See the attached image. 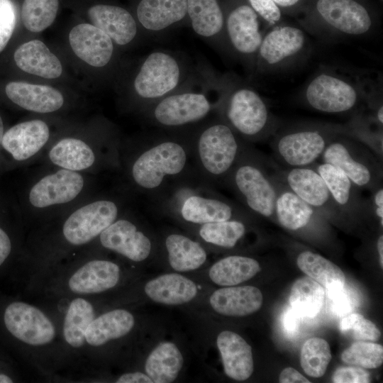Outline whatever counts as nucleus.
Here are the masks:
<instances>
[{
	"label": "nucleus",
	"instance_id": "nucleus-1",
	"mask_svg": "<svg viewBox=\"0 0 383 383\" xmlns=\"http://www.w3.org/2000/svg\"><path fill=\"white\" fill-rule=\"evenodd\" d=\"M191 132L161 131L136 148H123L121 170L128 192L155 201L173 183L195 172Z\"/></svg>",
	"mask_w": 383,
	"mask_h": 383
},
{
	"label": "nucleus",
	"instance_id": "nucleus-2",
	"mask_svg": "<svg viewBox=\"0 0 383 383\" xmlns=\"http://www.w3.org/2000/svg\"><path fill=\"white\" fill-rule=\"evenodd\" d=\"M223 91V76L199 64L194 77L182 87L144 109L151 125L168 132H191L216 112Z\"/></svg>",
	"mask_w": 383,
	"mask_h": 383
},
{
	"label": "nucleus",
	"instance_id": "nucleus-3",
	"mask_svg": "<svg viewBox=\"0 0 383 383\" xmlns=\"http://www.w3.org/2000/svg\"><path fill=\"white\" fill-rule=\"evenodd\" d=\"M97 175L43 165L27 185L23 210L48 221L98 192Z\"/></svg>",
	"mask_w": 383,
	"mask_h": 383
},
{
	"label": "nucleus",
	"instance_id": "nucleus-4",
	"mask_svg": "<svg viewBox=\"0 0 383 383\" xmlns=\"http://www.w3.org/2000/svg\"><path fill=\"white\" fill-rule=\"evenodd\" d=\"M131 194L124 188L100 191L48 220L55 225V245L81 247L96 240L128 207Z\"/></svg>",
	"mask_w": 383,
	"mask_h": 383
},
{
	"label": "nucleus",
	"instance_id": "nucleus-5",
	"mask_svg": "<svg viewBox=\"0 0 383 383\" xmlns=\"http://www.w3.org/2000/svg\"><path fill=\"white\" fill-rule=\"evenodd\" d=\"M155 201L159 210L198 226L250 217L240 204L215 192L195 172L173 183Z\"/></svg>",
	"mask_w": 383,
	"mask_h": 383
},
{
	"label": "nucleus",
	"instance_id": "nucleus-6",
	"mask_svg": "<svg viewBox=\"0 0 383 383\" xmlns=\"http://www.w3.org/2000/svg\"><path fill=\"white\" fill-rule=\"evenodd\" d=\"M248 145L219 116L209 118L192 134L194 171L211 186L223 183Z\"/></svg>",
	"mask_w": 383,
	"mask_h": 383
},
{
	"label": "nucleus",
	"instance_id": "nucleus-7",
	"mask_svg": "<svg viewBox=\"0 0 383 383\" xmlns=\"http://www.w3.org/2000/svg\"><path fill=\"white\" fill-rule=\"evenodd\" d=\"M216 113L248 143L272 137L281 126L257 91L231 76H223V94Z\"/></svg>",
	"mask_w": 383,
	"mask_h": 383
},
{
	"label": "nucleus",
	"instance_id": "nucleus-8",
	"mask_svg": "<svg viewBox=\"0 0 383 383\" xmlns=\"http://www.w3.org/2000/svg\"><path fill=\"white\" fill-rule=\"evenodd\" d=\"M121 149L119 141L111 137L65 135L55 138L38 162L98 176L121 170Z\"/></svg>",
	"mask_w": 383,
	"mask_h": 383
},
{
	"label": "nucleus",
	"instance_id": "nucleus-9",
	"mask_svg": "<svg viewBox=\"0 0 383 383\" xmlns=\"http://www.w3.org/2000/svg\"><path fill=\"white\" fill-rule=\"evenodd\" d=\"M268 165L267 160L248 145L223 184L249 213L274 221L277 190Z\"/></svg>",
	"mask_w": 383,
	"mask_h": 383
},
{
	"label": "nucleus",
	"instance_id": "nucleus-10",
	"mask_svg": "<svg viewBox=\"0 0 383 383\" xmlns=\"http://www.w3.org/2000/svg\"><path fill=\"white\" fill-rule=\"evenodd\" d=\"M199 67L185 54L155 50L142 61L133 81V91L142 111L178 90L195 74Z\"/></svg>",
	"mask_w": 383,
	"mask_h": 383
},
{
	"label": "nucleus",
	"instance_id": "nucleus-11",
	"mask_svg": "<svg viewBox=\"0 0 383 383\" xmlns=\"http://www.w3.org/2000/svg\"><path fill=\"white\" fill-rule=\"evenodd\" d=\"M302 25L311 34L326 40L364 37L374 31V20L358 0H316Z\"/></svg>",
	"mask_w": 383,
	"mask_h": 383
},
{
	"label": "nucleus",
	"instance_id": "nucleus-12",
	"mask_svg": "<svg viewBox=\"0 0 383 383\" xmlns=\"http://www.w3.org/2000/svg\"><path fill=\"white\" fill-rule=\"evenodd\" d=\"M343 131V125L326 122L280 126L270 145L275 158L287 168L311 166Z\"/></svg>",
	"mask_w": 383,
	"mask_h": 383
},
{
	"label": "nucleus",
	"instance_id": "nucleus-13",
	"mask_svg": "<svg viewBox=\"0 0 383 383\" xmlns=\"http://www.w3.org/2000/svg\"><path fill=\"white\" fill-rule=\"evenodd\" d=\"M305 104L316 111L326 113H357L365 94L360 78L352 79L335 71L316 72L304 89Z\"/></svg>",
	"mask_w": 383,
	"mask_h": 383
},
{
	"label": "nucleus",
	"instance_id": "nucleus-14",
	"mask_svg": "<svg viewBox=\"0 0 383 383\" xmlns=\"http://www.w3.org/2000/svg\"><path fill=\"white\" fill-rule=\"evenodd\" d=\"M310 50V41L304 29L288 24L274 26L263 35L253 74L289 70L306 60Z\"/></svg>",
	"mask_w": 383,
	"mask_h": 383
},
{
	"label": "nucleus",
	"instance_id": "nucleus-15",
	"mask_svg": "<svg viewBox=\"0 0 383 383\" xmlns=\"http://www.w3.org/2000/svg\"><path fill=\"white\" fill-rule=\"evenodd\" d=\"M320 160L343 170L360 189L372 192L382 184L380 158L362 143L345 135L332 140Z\"/></svg>",
	"mask_w": 383,
	"mask_h": 383
},
{
	"label": "nucleus",
	"instance_id": "nucleus-16",
	"mask_svg": "<svg viewBox=\"0 0 383 383\" xmlns=\"http://www.w3.org/2000/svg\"><path fill=\"white\" fill-rule=\"evenodd\" d=\"M224 16V30L231 56L240 60L253 74L256 57L266 30L260 18L248 3L232 7Z\"/></svg>",
	"mask_w": 383,
	"mask_h": 383
},
{
	"label": "nucleus",
	"instance_id": "nucleus-17",
	"mask_svg": "<svg viewBox=\"0 0 383 383\" xmlns=\"http://www.w3.org/2000/svg\"><path fill=\"white\" fill-rule=\"evenodd\" d=\"M273 167L287 187L326 218L336 221L346 218L335 203L325 181L312 166L285 170L276 165Z\"/></svg>",
	"mask_w": 383,
	"mask_h": 383
},
{
	"label": "nucleus",
	"instance_id": "nucleus-18",
	"mask_svg": "<svg viewBox=\"0 0 383 383\" xmlns=\"http://www.w3.org/2000/svg\"><path fill=\"white\" fill-rule=\"evenodd\" d=\"M53 140L48 123L35 118L18 123L4 132L1 148L14 163L31 165L39 161Z\"/></svg>",
	"mask_w": 383,
	"mask_h": 383
},
{
	"label": "nucleus",
	"instance_id": "nucleus-19",
	"mask_svg": "<svg viewBox=\"0 0 383 383\" xmlns=\"http://www.w3.org/2000/svg\"><path fill=\"white\" fill-rule=\"evenodd\" d=\"M96 240L103 248L133 262H142L152 252V240L133 218L129 207Z\"/></svg>",
	"mask_w": 383,
	"mask_h": 383
},
{
	"label": "nucleus",
	"instance_id": "nucleus-20",
	"mask_svg": "<svg viewBox=\"0 0 383 383\" xmlns=\"http://www.w3.org/2000/svg\"><path fill=\"white\" fill-rule=\"evenodd\" d=\"M4 321L13 336L29 345H47L55 337V327L50 319L38 308L25 302L8 305Z\"/></svg>",
	"mask_w": 383,
	"mask_h": 383
},
{
	"label": "nucleus",
	"instance_id": "nucleus-21",
	"mask_svg": "<svg viewBox=\"0 0 383 383\" xmlns=\"http://www.w3.org/2000/svg\"><path fill=\"white\" fill-rule=\"evenodd\" d=\"M194 32L222 53L231 55L224 30L223 11L218 0H187Z\"/></svg>",
	"mask_w": 383,
	"mask_h": 383
},
{
	"label": "nucleus",
	"instance_id": "nucleus-22",
	"mask_svg": "<svg viewBox=\"0 0 383 383\" xmlns=\"http://www.w3.org/2000/svg\"><path fill=\"white\" fill-rule=\"evenodd\" d=\"M136 18L150 35L162 34L185 21L189 22L187 0H140Z\"/></svg>",
	"mask_w": 383,
	"mask_h": 383
},
{
	"label": "nucleus",
	"instance_id": "nucleus-23",
	"mask_svg": "<svg viewBox=\"0 0 383 383\" xmlns=\"http://www.w3.org/2000/svg\"><path fill=\"white\" fill-rule=\"evenodd\" d=\"M69 40L75 55L91 66L103 67L112 60L114 43L92 24L75 26L70 32Z\"/></svg>",
	"mask_w": 383,
	"mask_h": 383
},
{
	"label": "nucleus",
	"instance_id": "nucleus-24",
	"mask_svg": "<svg viewBox=\"0 0 383 383\" xmlns=\"http://www.w3.org/2000/svg\"><path fill=\"white\" fill-rule=\"evenodd\" d=\"M311 166L322 177L335 203L345 217L365 214V199L361 196L360 189L343 170L323 162H316Z\"/></svg>",
	"mask_w": 383,
	"mask_h": 383
},
{
	"label": "nucleus",
	"instance_id": "nucleus-25",
	"mask_svg": "<svg viewBox=\"0 0 383 383\" xmlns=\"http://www.w3.org/2000/svg\"><path fill=\"white\" fill-rule=\"evenodd\" d=\"M119 266L109 260L93 259L81 265L70 277L68 287L78 294H98L113 288L120 279Z\"/></svg>",
	"mask_w": 383,
	"mask_h": 383
},
{
	"label": "nucleus",
	"instance_id": "nucleus-26",
	"mask_svg": "<svg viewBox=\"0 0 383 383\" xmlns=\"http://www.w3.org/2000/svg\"><path fill=\"white\" fill-rule=\"evenodd\" d=\"M89 18L118 45L132 43L138 33V23L126 9L113 5L97 4L89 8Z\"/></svg>",
	"mask_w": 383,
	"mask_h": 383
},
{
	"label": "nucleus",
	"instance_id": "nucleus-27",
	"mask_svg": "<svg viewBox=\"0 0 383 383\" xmlns=\"http://www.w3.org/2000/svg\"><path fill=\"white\" fill-rule=\"evenodd\" d=\"M8 98L21 108L38 113H51L64 106L65 99L57 89L41 84L11 82L6 86Z\"/></svg>",
	"mask_w": 383,
	"mask_h": 383
},
{
	"label": "nucleus",
	"instance_id": "nucleus-28",
	"mask_svg": "<svg viewBox=\"0 0 383 383\" xmlns=\"http://www.w3.org/2000/svg\"><path fill=\"white\" fill-rule=\"evenodd\" d=\"M216 344L225 374L238 381L248 379L254 370L250 345L240 335L231 331L220 333Z\"/></svg>",
	"mask_w": 383,
	"mask_h": 383
},
{
	"label": "nucleus",
	"instance_id": "nucleus-29",
	"mask_svg": "<svg viewBox=\"0 0 383 383\" xmlns=\"http://www.w3.org/2000/svg\"><path fill=\"white\" fill-rule=\"evenodd\" d=\"M261 291L252 286L218 289L209 298L212 309L227 316H245L258 311L262 304Z\"/></svg>",
	"mask_w": 383,
	"mask_h": 383
},
{
	"label": "nucleus",
	"instance_id": "nucleus-30",
	"mask_svg": "<svg viewBox=\"0 0 383 383\" xmlns=\"http://www.w3.org/2000/svg\"><path fill=\"white\" fill-rule=\"evenodd\" d=\"M14 61L23 71L47 79H55L62 74L60 60L44 43L33 40L20 45L14 52Z\"/></svg>",
	"mask_w": 383,
	"mask_h": 383
},
{
	"label": "nucleus",
	"instance_id": "nucleus-31",
	"mask_svg": "<svg viewBox=\"0 0 383 383\" xmlns=\"http://www.w3.org/2000/svg\"><path fill=\"white\" fill-rule=\"evenodd\" d=\"M146 295L152 301L166 305H180L192 301L197 294L196 284L187 277L169 273L146 283Z\"/></svg>",
	"mask_w": 383,
	"mask_h": 383
},
{
	"label": "nucleus",
	"instance_id": "nucleus-32",
	"mask_svg": "<svg viewBox=\"0 0 383 383\" xmlns=\"http://www.w3.org/2000/svg\"><path fill=\"white\" fill-rule=\"evenodd\" d=\"M134 324V316L127 310L117 309L106 312L95 317L89 325L86 343L95 347L103 345L128 334Z\"/></svg>",
	"mask_w": 383,
	"mask_h": 383
},
{
	"label": "nucleus",
	"instance_id": "nucleus-33",
	"mask_svg": "<svg viewBox=\"0 0 383 383\" xmlns=\"http://www.w3.org/2000/svg\"><path fill=\"white\" fill-rule=\"evenodd\" d=\"M169 263L177 272L196 270L203 265L207 254L197 241L181 233H170L165 240Z\"/></svg>",
	"mask_w": 383,
	"mask_h": 383
},
{
	"label": "nucleus",
	"instance_id": "nucleus-34",
	"mask_svg": "<svg viewBox=\"0 0 383 383\" xmlns=\"http://www.w3.org/2000/svg\"><path fill=\"white\" fill-rule=\"evenodd\" d=\"M298 267L322 287L328 294L344 288L345 277L340 268L322 255L303 250L296 257Z\"/></svg>",
	"mask_w": 383,
	"mask_h": 383
},
{
	"label": "nucleus",
	"instance_id": "nucleus-35",
	"mask_svg": "<svg viewBox=\"0 0 383 383\" xmlns=\"http://www.w3.org/2000/svg\"><path fill=\"white\" fill-rule=\"evenodd\" d=\"M183 362V356L177 346L172 342H163L149 354L145 370L153 382L170 383L177 379Z\"/></svg>",
	"mask_w": 383,
	"mask_h": 383
},
{
	"label": "nucleus",
	"instance_id": "nucleus-36",
	"mask_svg": "<svg viewBox=\"0 0 383 383\" xmlns=\"http://www.w3.org/2000/svg\"><path fill=\"white\" fill-rule=\"evenodd\" d=\"M261 270L258 261L252 257L233 255L216 261L210 268L211 280L220 286L230 287L249 280Z\"/></svg>",
	"mask_w": 383,
	"mask_h": 383
},
{
	"label": "nucleus",
	"instance_id": "nucleus-37",
	"mask_svg": "<svg viewBox=\"0 0 383 383\" xmlns=\"http://www.w3.org/2000/svg\"><path fill=\"white\" fill-rule=\"evenodd\" d=\"M95 318L92 304L85 299H73L67 310L63 323V336L72 348H79L86 343L85 333Z\"/></svg>",
	"mask_w": 383,
	"mask_h": 383
},
{
	"label": "nucleus",
	"instance_id": "nucleus-38",
	"mask_svg": "<svg viewBox=\"0 0 383 383\" xmlns=\"http://www.w3.org/2000/svg\"><path fill=\"white\" fill-rule=\"evenodd\" d=\"M323 287L309 277L298 279L289 294L292 309L299 316L312 318L321 311L324 302Z\"/></svg>",
	"mask_w": 383,
	"mask_h": 383
},
{
	"label": "nucleus",
	"instance_id": "nucleus-39",
	"mask_svg": "<svg viewBox=\"0 0 383 383\" xmlns=\"http://www.w3.org/2000/svg\"><path fill=\"white\" fill-rule=\"evenodd\" d=\"M245 218H233L201 225L198 228L199 236L207 244L221 248H233L246 234Z\"/></svg>",
	"mask_w": 383,
	"mask_h": 383
},
{
	"label": "nucleus",
	"instance_id": "nucleus-40",
	"mask_svg": "<svg viewBox=\"0 0 383 383\" xmlns=\"http://www.w3.org/2000/svg\"><path fill=\"white\" fill-rule=\"evenodd\" d=\"M343 127V135L362 143L382 158V125L372 116L357 112Z\"/></svg>",
	"mask_w": 383,
	"mask_h": 383
},
{
	"label": "nucleus",
	"instance_id": "nucleus-41",
	"mask_svg": "<svg viewBox=\"0 0 383 383\" xmlns=\"http://www.w3.org/2000/svg\"><path fill=\"white\" fill-rule=\"evenodd\" d=\"M58 7V0H24L21 9L23 26L34 33L44 30L54 22Z\"/></svg>",
	"mask_w": 383,
	"mask_h": 383
},
{
	"label": "nucleus",
	"instance_id": "nucleus-42",
	"mask_svg": "<svg viewBox=\"0 0 383 383\" xmlns=\"http://www.w3.org/2000/svg\"><path fill=\"white\" fill-rule=\"evenodd\" d=\"M331 360L330 346L320 338L306 340L302 345L300 363L304 372L312 377H322Z\"/></svg>",
	"mask_w": 383,
	"mask_h": 383
},
{
	"label": "nucleus",
	"instance_id": "nucleus-43",
	"mask_svg": "<svg viewBox=\"0 0 383 383\" xmlns=\"http://www.w3.org/2000/svg\"><path fill=\"white\" fill-rule=\"evenodd\" d=\"M340 357L346 364L374 369L382 365L383 348L375 343L357 340L344 350Z\"/></svg>",
	"mask_w": 383,
	"mask_h": 383
},
{
	"label": "nucleus",
	"instance_id": "nucleus-44",
	"mask_svg": "<svg viewBox=\"0 0 383 383\" xmlns=\"http://www.w3.org/2000/svg\"><path fill=\"white\" fill-rule=\"evenodd\" d=\"M340 331L345 336L355 340L376 341L381 333L377 326L359 313H350L342 318Z\"/></svg>",
	"mask_w": 383,
	"mask_h": 383
},
{
	"label": "nucleus",
	"instance_id": "nucleus-45",
	"mask_svg": "<svg viewBox=\"0 0 383 383\" xmlns=\"http://www.w3.org/2000/svg\"><path fill=\"white\" fill-rule=\"evenodd\" d=\"M247 1L269 28L281 24L282 11L273 0H247Z\"/></svg>",
	"mask_w": 383,
	"mask_h": 383
},
{
	"label": "nucleus",
	"instance_id": "nucleus-46",
	"mask_svg": "<svg viewBox=\"0 0 383 383\" xmlns=\"http://www.w3.org/2000/svg\"><path fill=\"white\" fill-rule=\"evenodd\" d=\"M15 14L9 0H0V52L9 43L14 28Z\"/></svg>",
	"mask_w": 383,
	"mask_h": 383
},
{
	"label": "nucleus",
	"instance_id": "nucleus-47",
	"mask_svg": "<svg viewBox=\"0 0 383 383\" xmlns=\"http://www.w3.org/2000/svg\"><path fill=\"white\" fill-rule=\"evenodd\" d=\"M335 383H368L370 382V373L360 367H338L332 376Z\"/></svg>",
	"mask_w": 383,
	"mask_h": 383
},
{
	"label": "nucleus",
	"instance_id": "nucleus-48",
	"mask_svg": "<svg viewBox=\"0 0 383 383\" xmlns=\"http://www.w3.org/2000/svg\"><path fill=\"white\" fill-rule=\"evenodd\" d=\"M371 192L369 199H365V214L372 215L377 219L380 226H383V187L379 185Z\"/></svg>",
	"mask_w": 383,
	"mask_h": 383
},
{
	"label": "nucleus",
	"instance_id": "nucleus-49",
	"mask_svg": "<svg viewBox=\"0 0 383 383\" xmlns=\"http://www.w3.org/2000/svg\"><path fill=\"white\" fill-rule=\"evenodd\" d=\"M328 295L333 300V306L337 313H345L350 307L349 299L343 291V288L329 293Z\"/></svg>",
	"mask_w": 383,
	"mask_h": 383
},
{
	"label": "nucleus",
	"instance_id": "nucleus-50",
	"mask_svg": "<svg viewBox=\"0 0 383 383\" xmlns=\"http://www.w3.org/2000/svg\"><path fill=\"white\" fill-rule=\"evenodd\" d=\"M280 383H310L305 377L300 372L292 367H287L284 369L279 377Z\"/></svg>",
	"mask_w": 383,
	"mask_h": 383
},
{
	"label": "nucleus",
	"instance_id": "nucleus-51",
	"mask_svg": "<svg viewBox=\"0 0 383 383\" xmlns=\"http://www.w3.org/2000/svg\"><path fill=\"white\" fill-rule=\"evenodd\" d=\"M11 251V239L8 233L0 226V266L9 257Z\"/></svg>",
	"mask_w": 383,
	"mask_h": 383
},
{
	"label": "nucleus",
	"instance_id": "nucleus-52",
	"mask_svg": "<svg viewBox=\"0 0 383 383\" xmlns=\"http://www.w3.org/2000/svg\"><path fill=\"white\" fill-rule=\"evenodd\" d=\"M117 383H152L150 377L145 373L134 372L125 373L116 380Z\"/></svg>",
	"mask_w": 383,
	"mask_h": 383
},
{
	"label": "nucleus",
	"instance_id": "nucleus-53",
	"mask_svg": "<svg viewBox=\"0 0 383 383\" xmlns=\"http://www.w3.org/2000/svg\"><path fill=\"white\" fill-rule=\"evenodd\" d=\"M299 316L292 309L288 310L284 318V327L288 333H293L296 331L299 323Z\"/></svg>",
	"mask_w": 383,
	"mask_h": 383
},
{
	"label": "nucleus",
	"instance_id": "nucleus-54",
	"mask_svg": "<svg viewBox=\"0 0 383 383\" xmlns=\"http://www.w3.org/2000/svg\"><path fill=\"white\" fill-rule=\"evenodd\" d=\"M280 9H295L301 0H273Z\"/></svg>",
	"mask_w": 383,
	"mask_h": 383
},
{
	"label": "nucleus",
	"instance_id": "nucleus-55",
	"mask_svg": "<svg viewBox=\"0 0 383 383\" xmlns=\"http://www.w3.org/2000/svg\"><path fill=\"white\" fill-rule=\"evenodd\" d=\"M377 247L379 255V265L383 267V235L381 234L377 241Z\"/></svg>",
	"mask_w": 383,
	"mask_h": 383
},
{
	"label": "nucleus",
	"instance_id": "nucleus-56",
	"mask_svg": "<svg viewBox=\"0 0 383 383\" xmlns=\"http://www.w3.org/2000/svg\"><path fill=\"white\" fill-rule=\"evenodd\" d=\"M12 379L6 374H0V383H12Z\"/></svg>",
	"mask_w": 383,
	"mask_h": 383
},
{
	"label": "nucleus",
	"instance_id": "nucleus-57",
	"mask_svg": "<svg viewBox=\"0 0 383 383\" xmlns=\"http://www.w3.org/2000/svg\"><path fill=\"white\" fill-rule=\"evenodd\" d=\"M4 134V123H3L2 118L0 115V148H1V141H2Z\"/></svg>",
	"mask_w": 383,
	"mask_h": 383
}]
</instances>
